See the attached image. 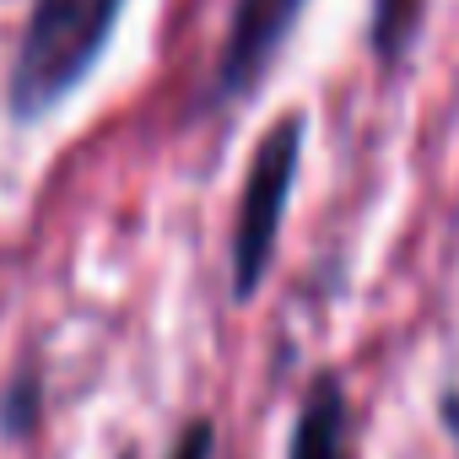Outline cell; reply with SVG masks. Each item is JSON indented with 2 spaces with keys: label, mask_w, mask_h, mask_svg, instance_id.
<instances>
[{
  "label": "cell",
  "mask_w": 459,
  "mask_h": 459,
  "mask_svg": "<svg viewBox=\"0 0 459 459\" xmlns=\"http://www.w3.org/2000/svg\"><path fill=\"white\" fill-rule=\"evenodd\" d=\"M119 12L125 0H33L12 65V114L44 119L60 108L103 60Z\"/></svg>",
  "instance_id": "cell-1"
},
{
  "label": "cell",
  "mask_w": 459,
  "mask_h": 459,
  "mask_svg": "<svg viewBox=\"0 0 459 459\" xmlns=\"http://www.w3.org/2000/svg\"><path fill=\"white\" fill-rule=\"evenodd\" d=\"M303 135H308L303 114H287L260 135L249 157V173L238 189V221H233V298L238 303L260 292L276 260V233H281V216H287V200L303 168Z\"/></svg>",
  "instance_id": "cell-2"
},
{
  "label": "cell",
  "mask_w": 459,
  "mask_h": 459,
  "mask_svg": "<svg viewBox=\"0 0 459 459\" xmlns=\"http://www.w3.org/2000/svg\"><path fill=\"white\" fill-rule=\"evenodd\" d=\"M308 0H238L233 22H227V44H221V92L238 98L255 92L265 82V71L276 65L287 33L298 28Z\"/></svg>",
  "instance_id": "cell-3"
},
{
  "label": "cell",
  "mask_w": 459,
  "mask_h": 459,
  "mask_svg": "<svg viewBox=\"0 0 459 459\" xmlns=\"http://www.w3.org/2000/svg\"><path fill=\"white\" fill-rule=\"evenodd\" d=\"M287 459H351V405L335 373H319L308 384Z\"/></svg>",
  "instance_id": "cell-4"
},
{
  "label": "cell",
  "mask_w": 459,
  "mask_h": 459,
  "mask_svg": "<svg viewBox=\"0 0 459 459\" xmlns=\"http://www.w3.org/2000/svg\"><path fill=\"white\" fill-rule=\"evenodd\" d=\"M421 12L427 0H373V22H368V44L384 65H400L405 49L421 33Z\"/></svg>",
  "instance_id": "cell-5"
},
{
  "label": "cell",
  "mask_w": 459,
  "mask_h": 459,
  "mask_svg": "<svg viewBox=\"0 0 459 459\" xmlns=\"http://www.w3.org/2000/svg\"><path fill=\"white\" fill-rule=\"evenodd\" d=\"M211 448H216V427L200 416V421H189V427H184V437L173 443V454H168V459H211Z\"/></svg>",
  "instance_id": "cell-6"
}]
</instances>
